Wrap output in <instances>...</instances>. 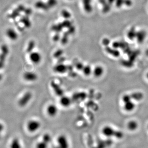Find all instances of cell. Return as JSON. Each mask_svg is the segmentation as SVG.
<instances>
[{"label": "cell", "mask_w": 148, "mask_h": 148, "mask_svg": "<svg viewBox=\"0 0 148 148\" xmlns=\"http://www.w3.org/2000/svg\"><path fill=\"white\" fill-rule=\"evenodd\" d=\"M41 126L40 122L36 119L29 120L27 124V129L30 133H34L40 129Z\"/></svg>", "instance_id": "obj_1"}, {"label": "cell", "mask_w": 148, "mask_h": 148, "mask_svg": "<svg viewBox=\"0 0 148 148\" xmlns=\"http://www.w3.org/2000/svg\"><path fill=\"white\" fill-rule=\"evenodd\" d=\"M33 95L30 91H27L18 100V105L21 107H26L30 102L33 98Z\"/></svg>", "instance_id": "obj_2"}, {"label": "cell", "mask_w": 148, "mask_h": 148, "mask_svg": "<svg viewBox=\"0 0 148 148\" xmlns=\"http://www.w3.org/2000/svg\"><path fill=\"white\" fill-rule=\"evenodd\" d=\"M9 52V48L6 45H3L1 48L0 54V70L4 67L6 58Z\"/></svg>", "instance_id": "obj_3"}, {"label": "cell", "mask_w": 148, "mask_h": 148, "mask_svg": "<svg viewBox=\"0 0 148 148\" xmlns=\"http://www.w3.org/2000/svg\"><path fill=\"white\" fill-rule=\"evenodd\" d=\"M56 148H69L70 144L68 138L65 135H60L57 137Z\"/></svg>", "instance_id": "obj_4"}, {"label": "cell", "mask_w": 148, "mask_h": 148, "mask_svg": "<svg viewBox=\"0 0 148 148\" xmlns=\"http://www.w3.org/2000/svg\"><path fill=\"white\" fill-rule=\"evenodd\" d=\"M23 78L26 81L34 82L38 80V76L36 73L32 71H27L23 74Z\"/></svg>", "instance_id": "obj_5"}, {"label": "cell", "mask_w": 148, "mask_h": 148, "mask_svg": "<svg viewBox=\"0 0 148 148\" xmlns=\"http://www.w3.org/2000/svg\"><path fill=\"white\" fill-rule=\"evenodd\" d=\"M29 59L34 64L38 65L42 60V56L38 52L33 51L30 53Z\"/></svg>", "instance_id": "obj_6"}, {"label": "cell", "mask_w": 148, "mask_h": 148, "mask_svg": "<svg viewBox=\"0 0 148 148\" xmlns=\"http://www.w3.org/2000/svg\"><path fill=\"white\" fill-rule=\"evenodd\" d=\"M47 114L51 117H54L57 116L59 112L58 107L53 104H49L46 109Z\"/></svg>", "instance_id": "obj_7"}, {"label": "cell", "mask_w": 148, "mask_h": 148, "mask_svg": "<svg viewBox=\"0 0 148 148\" xmlns=\"http://www.w3.org/2000/svg\"><path fill=\"white\" fill-rule=\"evenodd\" d=\"M51 86L56 96L60 97L63 96V90L62 88L60 87V85L56 83L54 81H52L51 83Z\"/></svg>", "instance_id": "obj_8"}, {"label": "cell", "mask_w": 148, "mask_h": 148, "mask_svg": "<svg viewBox=\"0 0 148 148\" xmlns=\"http://www.w3.org/2000/svg\"><path fill=\"white\" fill-rule=\"evenodd\" d=\"M53 70L56 73L63 74L66 73L68 70V67L62 63L58 64L54 67Z\"/></svg>", "instance_id": "obj_9"}, {"label": "cell", "mask_w": 148, "mask_h": 148, "mask_svg": "<svg viewBox=\"0 0 148 148\" xmlns=\"http://www.w3.org/2000/svg\"><path fill=\"white\" fill-rule=\"evenodd\" d=\"M72 102V99L70 98L68 96H64V95L61 97L59 100L60 104L65 108H67L70 107Z\"/></svg>", "instance_id": "obj_10"}, {"label": "cell", "mask_w": 148, "mask_h": 148, "mask_svg": "<svg viewBox=\"0 0 148 148\" xmlns=\"http://www.w3.org/2000/svg\"><path fill=\"white\" fill-rule=\"evenodd\" d=\"M104 68L101 65H97L92 70V74L97 78L101 77L104 74Z\"/></svg>", "instance_id": "obj_11"}, {"label": "cell", "mask_w": 148, "mask_h": 148, "mask_svg": "<svg viewBox=\"0 0 148 148\" xmlns=\"http://www.w3.org/2000/svg\"><path fill=\"white\" fill-rule=\"evenodd\" d=\"M102 134L107 137H110L114 134H116L117 131H116L112 128L110 126H105L102 128Z\"/></svg>", "instance_id": "obj_12"}, {"label": "cell", "mask_w": 148, "mask_h": 148, "mask_svg": "<svg viewBox=\"0 0 148 148\" xmlns=\"http://www.w3.org/2000/svg\"><path fill=\"white\" fill-rule=\"evenodd\" d=\"M147 37V33L145 30H140L137 31L136 39L139 43H142L145 40Z\"/></svg>", "instance_id": "obj_13"}, {"label": "cell", "mask_w": 148, "mask_h": 148, "mask_svg": "<svg viewBox=\"0 0 148 148\" xmlns=\"http://www.w3.org/2000/svg\"><path fill=\"white\" fill-rule=\"evenodd\" d=\"M124 108L125 110L127 112H132L135 108L136 105L133 100L124 103Z\"/></svg>", "instance_id": "obj_14"}, {"label": "cell", "mask_w": 148, "mask_h": 148, "mask_svg": "<svg viewBox=\"0 0 148 148\" xmlns=\"http://www.w3.org/2000/svg\"><path fill=\"white\" fill-rule=\"evenodd\" d=\"M127 126L128 129L130 131H135L138 127V124L135 120H131L128 122Z\"/></svg>", "instance_id": "obj_15"}, {"label": "cell", "mask_w": 148, "mask_h": 148, "mask_svg": "<svg viewBox=\"0 0 148 148\" xmlns=\"http://www.w3.org/2000/svg\"><path fill=\"white\" fill-rule=\"evenodd\" d=\"M83 2L85 11L87 13H91L92 10L91 0H83Z\"/></svg>", "instance_id": "obj_16"}, {"label": "cell", "mask_w": 148, "mask_h": 148, "mask_svg": "<svg viewBox=\"0 0 148 148\" xmlns=\"http://www.w3.org/2000/svg\"><path fill=\"white\" fill-rule=\"evenodd\" d=\"M137 31L135 28H132L130 29L127 34L128 38L130 40H133L136 39V37Z\"/></svg>", "instance_id": "obj_17"}, {"label": "cell", "mask_w": 148, "mask_h": 148, "mask_svg": "<svg viewBox=\"0 0 148 148\" xmlns=\"http://www.w3.org/2000/svg\"><path fill=\"white\" fill-rule=\"evenodd\" d=\"M132 99L136 101H140L144 98V95L142 92H136L130 94Z\"/></svg>", "instance_id": "obj_18"}, {"label": "cell", "mask_w": 148, "mask_h": 148, "mask_svg": "<svg viewBox=\"0 0 148 148\" xmlns=\"http://www.w3.org/2000/svg\"><path fill=\"white\" fill-rule=\"evenodd\" d=\"M92 70L93 69H92V67L90 65H86L84 66L82 71L85 76H89L92 73Z\"/></svg>", "instance_id": "obj_19"}, {"label": "cell", "mask_w": 148, "mask_h": 148, "mask_svg": "<svg viewBox=\"0 0 148 148\" xmlns=\"http://www.w3.org/2000/svg\"><path fill=\"white\" fill-rule=\"evenodd\" d=\"M86 97V94L84 92H79L75 93L73 99L75 100H82Z\"/></svg>", "instance_id": "obj_20"}, {"label": "cell", "mask_w": 148, "mask_h": 148, "mask_svg": "<svg viewBox=\"0 0 148 148\" xmlns=\"http://www.w3.org/2000/svg\"><path fill=\"white\" fill-rule=\"evenodd\" d=\"M106 51L108 53L110 54L112 56H113L115 57H118L120 55V53L119 51L116 50L114 49H112L109 47H107L106 48Z\"/></svg>", "instance_id": "obj_21"}, {"label": "cell", "mask_w": 148, "mask_h": 148, "mask_svg": "<svg viewBox=\"0 0 148 148\" xmlns=\"http://www.w3.org/2000/svg\"><path fill=\"white\" fill-rule=\"evenodd\" d=\"M7 35L8 37L12 40H16L17 39V34L13 30H9L7 31Z\"/></svg>", "instance_id": "obj_22"}, {"label": "cell", "mask_w": 148, "mask_h": 148, "mask_svg": "<svg viewBox=\"0 0 148 148\" xmlns=\"http://www.w3.org/2000/svg\"><path fill=\"white\" fill-rule=\"evenodd\" d=\"M49 143L43 140L38 142L36 146V148H48Z\"/></svg>", "instance_id": "obj_23"}, {"label": "cell", "mask_w": 148, "mask_h": 148, "mask_svg": "<svg viewBox=\"0 0 148 148\" xmlns=\"http://www.w3.org/2000/svg\"><path fill=\"white\" fill-rule=\"evenodd\" d=\"M36 44L34 41H30L28 45L27 48V52L28 53H30L31 52H33V50L35 48Z\"/></svg>", "instance_id": "obj_24"}, {"label": "cell", "mask_w": 148, "mask_h": 148, "mask_svg": "<svg viewBox=\"0 0 148 148\" xmlns=\"http://www.w3.org/2000/svg\"><path fill=\"white\" fill-rule=\"evenodd\" d=\"M122 101L124 103L133 100L130 94H126L122 97Z\"/></svg>", "instance_id": "obj_25"}, {"label": "cell", "mask_w": 148, "mask_h": 148, "mask_svg": "<svg viewBox=\"0 0 148 148\" xmlns=\"http://www.w3.org/2000/svg\"><path fill=\"white\" fill-rule=\"evenodd\" d=\"M13 141L12 148H21V145L18 139H15Z\"/></svg>", "instance_id": "obj_26"}, {"label": "cell", "mask_w": 148, "mask_h": 148, "mask_svg": "<svg viewBox=\"0 0 148 148\" xmlns=\"http://www.w3.org/2000/svg\"><path fill=\"white\" fill-rule=\"evenodd\" d=\"M84 66H85V65H84V64L81 62H78L75 65V67L76 69L77 70H81V71H82Z\"/></svg>", "instance_id": "obj_27"}, {"label": "cell", "mask_w": 148, "mask_h": 148, "mask_svg": "<svg viewBox=\"0 0 148 148\" xmlns=\"http://www.w3.org/2000/svg\"><path fill=\"white\" fill-rule=\"evenodd\" d=\"M63 52L61 50H59L56 52L54 54V56L56 58H59L63 54Z\"/></svg>", "instance_id": "obj_28"}, {"label": "cell", "mask_w": 148, "mask_h": 148, "mask_svg": "<svg viewBox=\"0 0 148 148\" xmlns=\"http://www.w3.org/2000/svg\"><path fill=\"white\" fill-rule=\"evenodd\" d=\"M62 15L63 17L65 18H69L70 17V13H68L67 11H63L62 12Z\"/></svg>", "instance_id": "obj_29"}, {"label": "cell", "mask_w": 148, "mask_h": 148, "mask_svg": "<svg viewBox=\"0 0 148 148\" xmlns=\"http://www.w3.org/2000/svg\"><path fill=\"white\" fill-rule=\"evenodd\" d=\"M110 43V40L107 38L104 39L102 40V44L103 45H105V46H108L109 44Z\"/></svg>", "instance_id": "obj_30"}, {"label": "cell", "mask_w": 148, "mask_h": 148, "mask_svg": "<svg viewBox=\"0 0 148 148\" xmlns=\"http://www.w3.org/2000/svg\"><path fill=\"white\" fill-rule=\"evenodd\" d=\"M3 129L4 126L1 123H0V137H1V134L3 130Z\"/></svg>", "instance_id": "obj_31"}, {"label": "cell", "mask_w": 148, "mask_h": 148, "mask_svg": "<svg viewBox=\"0 0 148 148\" xmlns=\"http://www.w3.org/2000/svg\"><path fill=\"white\" fill-rule=\"evenodd\" d=\"M108 1L110 4L113 3L114 2H115V0H108Z\"/></svg>", "instance_id": "obj_32"}, {"label": "cell", "mask_w": 148, "mask_h": 148, "mask_svg": "<svg viewBox=\"0 0 148 148\" xmlns=\"http://www.w3.org/2000/svg\"><path fill=\"white\" fill-rule=\"evenodd\" d=\"M145 54H146V55H147V56H148V49L146 51Z\"/></svg>", "instance_id": "obj_33"}, {"label": "cell", "mask_w": 148, "mask_h": 148, "mask_svg": "<svg viewBox=\"0 0 148 148\" xmlns=\"http://www.w3.org/2000/svg\"><path fill=\"white\" fill-rule=\"evenodd\" d=\"M2 78H3L2 75L1 74H0V81H1V80H2Z\"/></svg>", "instance_id": "obj_34"}, {"label": "cell", "mask_w": 148, "mask_h": 148, "mask_svg": "<svg viewBox=\"0 0 148 148\" xmlns=\"http://www.w3.org/2000/svg\"><path fill=\"white\" fill-rule=\"evenodd\" d=\"M146 77H147V79L148 80V72L146 74Z\"/></svg>", "instance_id": "obj_35"}, {"label": "cell", "mask_w": 148, "mask_h": 148, "mask_svg": "<svg viewBox=\"0 0 148 148\" xmlns=\"http://www.w3.org/2000/svg\"></svg>", "instance_id": "obj_36"}]
</instances>
